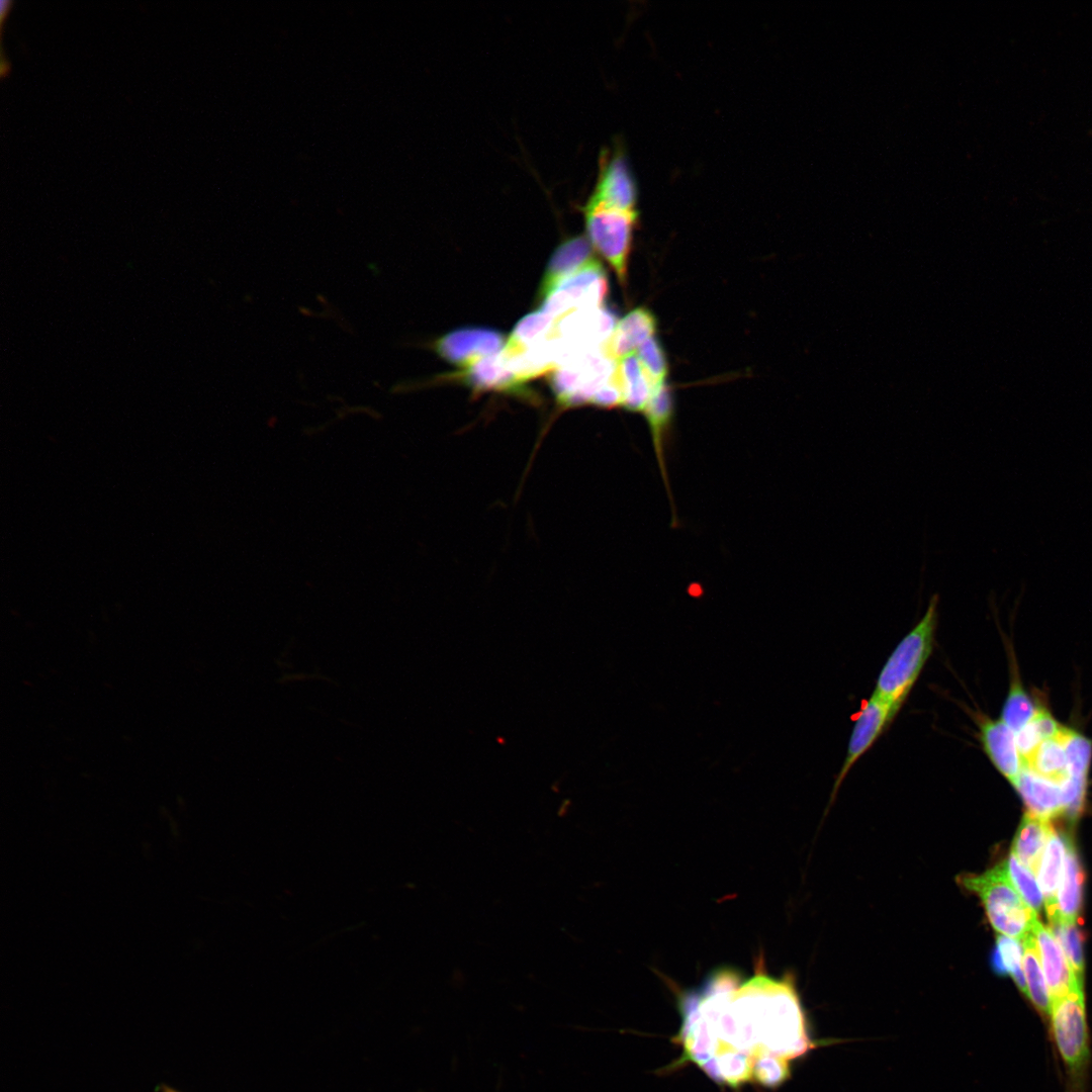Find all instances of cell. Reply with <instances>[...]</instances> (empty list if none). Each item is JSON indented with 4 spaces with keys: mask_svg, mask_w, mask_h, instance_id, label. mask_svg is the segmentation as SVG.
<instances>
[{
    "mask_svg": "<svg viewBox=\"0 0 1092 1092\" xmlns=\"http://www.w3.org/2000/svg\"><path fill=\"white\" fill-rule=\"evenodd\" d=\"M679 1010L686 1060L732 1087L751 1082L760 1063L790 1062L818 1045L793 976L775 978L760 961L747 979L730 968L712 972L682 994Z\"/></svg>",
    "mask_w": 1092,
    "mask_h": 1092,
    "instance_id": "cell-1",
    "label": "cell"
},
{
    "mask_svg": "<svg viewBox=\"0 0 1092 1092\" xmlns=\"http://www.w3.org/2000/svg\"><path fill=\"white\" fill-rule=\"evenodd\" d=\"M938 603L939 597L935 594L929 600L923 617L901 639L877 678L873 694L898 711L932 653L938 622Z\"/></svg>",
    "mask_w": 1092,
    "mask_h": 1092,
    "instance_id": "cell-2",
    "label": "cell"
},
{
    "mask_svg": "<svg viewBox=\"0 0 1092 1092\" xmlns=\"http://www.w3.org/2000/svg\"><path fill=\"white\" fill-rule=\"evenodd\" d=\"M958 882L980 898L989 922L1000 934L1022 940L1032 931L1036 912L1016 891L1005 861L979 875H961Z\"/></svg>",
    "mask_w": 1092,
    "mask_h": 1092,
    "instance_id": "cell-3",
    "label": "cell"
},
{
    "mask_svg": "<svg viewBox=\"0 0 1092 1092\" xmlns=\"http://www.w3.org/2000/svg\"><path fill=\"white\" fill-rule=\"evenodd\" d=\"M581 210L589 243L613 268L620 283L626 285L638 211L623 210L590 200H586Z\"/></svg>",
    "mask_w": 1092,
    "mask_h": 1092,
    "instance_id": "cell-4",
    "label": "cell"
},
{
    "mask_svg": "<svg viewBox=\"0 0 1092 1092\" xmlns=\"http://www.w3.org/2000/svg\"><path fill=\"white\" fill-rule=\"evenodd\" d=\"M616 363L603 347L588 350L550 372L551 389L563 407L586 404L614 376Z\"/></svg>",
    "mask_w": 1092,
    "mask_h": 1092,
    "instance_id": "cell-5",
    "label": "cell"
},
{
    "mask_svg": "<svg viewBox=\"0 0 1092 1092\" xmlns=\"http://www.w3.org/2000/svg\"><path fill=\"white\" fill-rule=\"evenodd\" d=\"M1050 1013L1060 1055L1072 1077H1081L1089 1057L1083 989L1052 1000Z\"/></svg>",
    "mask_w": 1092,
    "mask_h": 1092,
    "instance_id": "cell-6",
    "label": "cell"
},
{
    "mask_svg": "<svg viewBox=\"0 0 1092 1092\" xmlns=\"http://www.w3.org/2000/svg\"><path fill=\"white\" fill-rule=\"evenodd\" d=\"M608 277L600 261L593 258L562 280L543 300L542 310L555 320L572 311L604 306Z\"/></svg>",
    "mask_w": 1092,
    "mask_h": 1092,
    "instance_id": "cell-7",
    "label": "cell"
},
{
    "mask_svg": "<svg viewBox=\"0 0 1092 1092\" xmlns=\"http://www.w3.org/2000/svg\"><path fill=\"white\" fill-rule=\"evenodd\" d=\"M618 321L605 305L572 311L556 320L553 335L575 354L604 347Z\"/></svg>",
    "mask_w": 1092,
    "mask_h": 1092,
    "instance_id": "cell-8",
    "label": "cell"
},
{
    "mask_svg": "<svg viewBox=\"0 0 1092 1092\" xmlns=\"http://www.w3.org/2000/svg\"><path fill=\"white\" fill-rule=\"evenodd\" d=\"M587 200L623 210H637L635 179L620 149L601 154L597 182Z\"/></svg>",
    "mask_w": 1092,
    "mask_h": 1092,
    "instance_id": "cell-9",
    "label": "cell"
},
{
    "mask_svg": "<svg viewBox=\"0 0 1092 1092\" xmlns=\"http://www.w3.org/2000/svg\"><path fill=\"white\" fill-rule=\"evenodd\" d=\"M897 713L898 710L892 705L874 694L866 702L854 722L846 755L834 784V794L848 771L874 745Z\"/></svg>",
    "mask_w": 1092,
    "mask_h": 1092,
    "instance_id": "cell-10",
    "label": "cell"
},
{
    "mask_svg": "<svg viewBox=\"0 0 1092 1092\" xmlns=\"http://www.w3.org/2000/svg\"><path fill=\"white\" fill-rule=\"evenodd\" d=\"M503 345L504 336L498 332L466 328L444 335L434 343L433 348L444 360L464 368L499 353Z\"/></svg>",
    "mask_w": 1092,
    "mask_h": 1092,
    "instance_id": "cell-11",
    "label": "cell"
},
{
    "mask_svg": "<svg viewBox=\"0 0 1092 1092\" xmlns=\"http://www.w3.org/2000/svg\"><path fill=\"white\" fill-rule=\"evenodd\" d=\"M1032 932L1037 943L1051 1002L1074 990L1083 989V981L1077 978L1055 936L1039 922L1038 918L1034 920Z\"/></svg>",
    "mask_w": 1092,
    "mask_h": 1092,
    "instance_id": "cell-12",
    "label": "cell"
},
{
    "mask_svg": "<svg viewBox=\"0 0 1092 1092\" xmlns=\"http://www.w3.org/2000/svg\"><path fill=\"white\" fill-rule=\"evenodd\" d=\"M979 740L995 768L1012 783L1023 767L1015 733L1001 720L979 716Z\"/></svg>",
    "mask_w": 1092,
    "mask_h": 1092,
    "instance_id": "cell-13",
    "label": "cell"
},
{
    "mask_svg": "<svg viewBox=\"0 0 1092 1092\" xmlns=\"http://www.w3.org/2000/svg\"><path fill=\"white\" fill-rule=\"evenodd\" d=\"M456 378L476 391L525 393L524 383L511 371L502 351L462 368Z\"/></svg>",
    "mask_w": 1092,
    "mask_h": 1092,
    "instance_id": "cell-14",
    "label": "cell"
},
{
    "mask_svg": "<svg viewBox=\"0 0 1092 1092\" xmlns=\"http://www.w3.org/2000/svg\"><path fill=\"white\" fill-rule=\"evenodd\" d=\"M1011 785L1016 789L1031 814L1050 821L1064 814L1061 784L1051 782L1022 767Z\"/></svg>",
    "mask_w": 1092,
    "mask_h": 1092,
    "instance_id": "cell-15",
    "label": "cell"
},
{
    "mask_svg": "<svg viewBox=\"0 0 1092 1092\" xmlns=\"http://www.w3.org/2000/svg\"><path fill=\"white\" fill-rule=\"evenodd\" d=\"M656 318L646 307H636L618 321L603 349L608 357L618 361L654 337Z\"/></svg>",
    "mask_w": 1092,
    "mask_h": 1092,
    "instance_id": "cell-16",
    "label": "cell"
},
{
    "mask_svg": "<svg viewBox=\"0 0 1092 1092\" xmlns=\"http://www.w3.org/2000/svg\"><path fill=\"white\" fill-rule=\"evenodd\" d=\"M593 258L589 242L584 237H573L563 242L553 253L545 270L539 289L540 299L543 300L562 280Z\"/></svg>",
    "mask_w": 1092,
    "mask_h": 1092,
    "instance_id": "cell-17",
    "label": "cell"
},
{
    "mask_svg": "<svg viewBox=\"0 0 1092 1092\" xmlns=\"http://www.w3.org/2000/svg\"><path fill=\"white\" fill-rule=\"evenodd\" d=\"M615 377L622 392V406L631 412L645 413L654 387L634 353L616 363Z\"/></svg>",
    "mask_w": 1092,
    "mask_h": 1092,
    "instance_id": "cell-18",
    "label": "cell"
},
{
    "mask_svg": "<svg viewBox=\"0 0 1092 1092\" xmlns=\"http://www.w3.org/2000/svg\"><path fill=\"white\" fill-rule=\"evenodd\" d=\"M1053 830L1050 820L1039 818L1028 811L1019 823L1011 853L1035 875Z\"/></svg>",
    "mask_w": 1092,
    "mask_h": 1092,
    "instance_id": "cell-19",
    "label": "cell"
},
{
    "mask_svg": "<svg viewBox=\"0 0 1092 1092\" xmlns=\"http://www.w3.org/2000/svg\"><path fill=\"white\" fill-rule=\"evenodd\" d=\"M1083 879L1084 875L1074 842L1068 837L1057 894V910L1053 919L1076 921L1082 906Z\"/></svg>",
    "mask_w": 1092,
    "mask_h": 1092,
    "instance_id": "cell-20",
    "label": "cell"
},
{
    "mask_svg": "<svg viewBox=\"0 0 1092 1092\" xmlns=\"http://www.w3.org/2000/svg\"><path fill=\"white\" fill-rule=\"evenodd\" d=\"M1068 836L1052 831L1043 850L1037 871L1038 885L1040 887L1044 908L1049 920L1053 919L1057 910V894L1064 863Z\"/></svg>",
    "mask_w": 1092,
    "mask_h": 1092,
    "instance_id": "cell-21",
    "label": "cell"
},
{
    "mask_svg": "<svg viewBox=\"0 0 1092 1092\" xmlns=\"http://www.w3.org/2000/svg\"><path fill=\"white\" fill-rule=\"evenodd\" d=\"M644 415L649 425L659 467L664 475V444L673 415L671 389L666 383L654 389Z\"/></svg>",
    "mask_w": 1092,
    "mask_h": 1092,
    "instance_id": "cell-22",
    "label": "cell"
},
{
    "mask_svg": "<svg viewBox=\"0 0 1092 1092\" xmlns=\"http://www.w3.org/2000/svg\"><path fill=\"white\" fill-rule=\"evenodd\" d=\"M1023 767L1033 774L1057 784L1069 779L1068 759L1064 744L1059 736L1040 743Z\"/></svg>",
    "mask_w": 1092,
    "mask_h": 1092,
    "instance_id": "cell-23",
    "label": "cell"
},
{
    "mask_svg": "<svg viewBox=\"0 0 1092 1092\" xmlns=\"http://www.w3.org/2000/svg\"><path fill=\"white\" fill-rule=\"evenodd\" d=\"M1023 947V972L1027 988V996L1038 1011L1049 1014L1051 1011V996L1045 983L1039 951L1033 932L1028 933L1022 940Z\"/></svg>",
    "mask_w": 1092,
    "mask_h": 1092,
    "instance_id": "cell-24",
    "label": "cell"
},
{
    "mask_svg": "<svg viewBox=\"0 0 1092 1092\" xmlns=\"http://www.w3.org/2000/svg\"><path fill=\"white\" fill-rule=\"evenodd\" d=\"M556 320L541 310L524 316L514 328L503 352L515 354L550 337Z\"/></svg>",
    "mask_w": 1092,
    "mask_h": 1092,
    "instance_id": "cell-25",
    "label": "cell"
},
{
    "mask_svg": "<svg viewBox=\"0 0 1092 1092\" xmlns=\"http://www.w3.org/2000/svg\"><path fill=\"white\" fill-rule=\"evenodd\" d=\"M1022 959L1023 947L1018 939L1003 934L997 935L996 944L990 956L991 968L999 976H1011L1019 990L1027 996Z\"/></svg>",
    "mask_w": 1092,
    "mask_h": 1092,
    "instance_id": "cell-26",
    "label": "cell"
},
{
    "mask_svg": "<svg viewBox=\"0 0 1092 1092\" xmlns=\"http://www.w3.org/2000/svg\"><path fill=\"white\" fill-rule=\"evenodd\" d=\"M1038 709L1015 673L1002 708L1001 720L1016 733L1032 720Z\"/></svg>",
    "mask_w": 1092,
    "mask_h": 1092,
    "instance_id": "cell-27",
    "label": "cell"
},
{
    "mask_svg": "<svg viewBox=\"0 0 1092 1092\" xmlns=\"http://www.w3.org/2000/svg\"><path fill=\"white\" fill-rule=\"evenodd\" d=\"M1050 925L1051 932L1062 947L1073 972L1083 981V935L1076 921L1056 918L1050 921Z\"/></svg>",
    "mask_w": 1092,
    "mask_h": 1092,
    "instance_id": "cell-28",
    "label": "cell"
},
{
    "mask_svg": "<svg viewBox=\"0 0 1092 1092\" xmlns=\"http://www.w3.org/2000/svg\"><path fill=\"white\" fill-rule=\"evenodd\" d=\"M1059 736L1066 750L1069 777L1087 779L1092 759L1091 740L1078 731L1063 726Z\"/></svg>",
    "mask_w": 1092,
    "mask_h": 1092,
    "instance_id": "cell-29",
    "label": "cell"
},
{
    "mask_svg": "<svg viewBox=\"0 0 1092 1092\" xmlns=\"http://www.w3.org/2000/svg\"><path fill=\"white\" fill-rule=\"evenodd\" d=\"M1006 862L1009 878L1023 901L1034 911L1042 908L1043 896L1034 874L1010 853Z\"/></svg>",
    "mask_w": 1092,
    "mask_h": 1092,
    "instance_id": "cell-30",
    "label": "cell"
},
{
    "mask_svg": "<svg viewBox=\"0 0 1092 1092\" xmlns=\"http://www.w3.org/2000/svg\"><path fill=\"white\" fill-rule=\"evenodd\" d=\"M637 352L638 359L654 389L664 384L668 373V363L659 340L655 337L648 339Z\"/></svg>",
    "mask_w": 1092,
    "mask_h": 1092,
    "instance_id": "cell-31",
    "label": "cell"
},
{
    "mask_svg": "<svg viewBox=\"0 0 1092 1092\" xmlns=\"http://www.w3.org/2000/svg\"><path fill=\"white\" fill-rule=\"evenodd\" d=\"M623 398L620 386L614 376L604 384L593 396L589 404L602 407L622 406Z\"/></svg>",
    "mask_w": 1092,
    "mask_h": 1092,
    "instance_id": "cell-32",
    "label": "cell"
},
{
    "mask_svg": "<svg viewBox=\"0 0 1092 1092\" xmlns=\"http://www.w3.org/2000/svg\"><path fill=\"white\" fill-rule=\"evenodd\" d=\"M1030 723L1043 741L1056 737L1062 728V725L1043 708L1038 709Z\"/></svg>",
    "mask_w": 1092,
    "mask_h": 1092,
    "instance_id": "cell-33",
    "label": "cell"
},
{
    "mask_svg": "<svg viewBox=\"0 0 1092 1092\" xmlns=\"http://www.w3.org/2000/svg\"><path fill=\"white\" fill-rule=\"evenodd\" d=\"M13 0H1L0 1V35H3V26L5 19L7 18L12 6Z\"/></svg>",
    "mask_w": 1092,
    "mask_h": 1092,
    "instance_id": "cell-34",
    "label": "cell"
},
{
    "mask_svg": "<svg viewBox=\"0 0 1092 1092\" xmlns=\"http://www.w3.org/2000/svg\"><path fill=\"white\" fill-rule=\"evenodd\" d=\"M162 1092H176V1091L172 1090L171 1088L164 1087V1090Z\"/></svg>",
    "mask_w": 1092,
    "mask_h": 1092,
    "instance_id": "cell-35",
    "label": "cell"
}]
</instances>
